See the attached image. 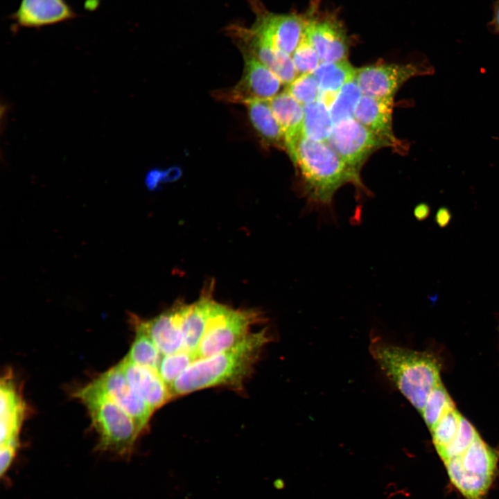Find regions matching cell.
Here are the masks:
<instances>
[{"instance_id":"2","label":"cell","mask_w":499,"mask_h":499,"mask_svg":"<svg viewBox=\"0 0 499 499\" xmlns=\"http://www.w3.org/2000/svg\"><path fill=\"white\" fill-rule=\"evenodd\" d=\"M269 340L265 329L250 333L225 351L196 359L170 387L172 397L213 386L241 387Z\"/></svg>"},{"instance_id":"12","label":"cell","mask_w":499,"mask_h":499,"mask_svg":"<svg viewBox=\"0 0 499 499\" xmlns=\"http://www.w3.org/2000/svg\"><path fill=\"white\" fill-rule=\"evenodd\" d=\"M77 17L66 0H21L18 8L9 16L12 29L41 28Z\"/></svg>"},{"instance_id":"13","label":"cell","mask_w":499,"mask_h":499,"mask_svg":"<svg viewBox=\"0 0 499 499\" xmlns=\"http://www.w3.org/2000/svg\"><path fill=\"white\" fill-rule=\"evenodd\" d=\"M132 322L134 328L141 330L150 337L162 356L181 351L182 304L177 303L150 319L132 317Z\"/></svg>"},{"instance_id":"3","label":"cell","mask_w":499,"mask_h":499,"mask_svg":"<svg viewBox=\"0 0 499 499\" xmlns=\"http://www.w3.org/2000/svg\"><path fill=\"white\" fill-rule=\"evenodd\" d=\"M369 351L382 371L421 414L429 393L441 380L437 357L377 338L371 340Z\"/></svg>"},{"instance_id":"21","label":"cell","mask_w":499,"mask_h":499,"mask_svg":"<svg viewBox=\"0 0 499 499\" xmlns=\"http://www.w3.org/2000/svg\"><path fill=\"white\" fill-rule=\"evenodd\" d=\"M303 106L302 137L327 142L334 126L328 106L319 99Z\"/></svg>"},{"instance_id":"8","label":"cell","mask_w":499,"mask_h":499,"mask_svg":"<svg viewBox=\"0 0 499 499\" xmlns=\"http://www.w3.org/2000/svg\"><path fill=\"white\" fill-rule=\"evenodd\" d=\"M427 67L417 64H375L356 69L355 79L362 93L376 98L394 97L412 77L427 74Z\"/></svg>"},{"instance_id":"28","label":"cell","mask_w":499,"mask_h":499,"mask_svg":"<svg viewBox=\"0 0 499 499\" xmlns=\"http://www.w3.org/2000/svg\"><path fill=\"white\" fill-rule=\"evenodd\" d=\"M194 360L193 355L184 351L163 356L157 371L170 389L175 380Z\"/></svg>"},{"instance_id":"16","label":"cell","mask_w":499,"mask_h":499,"mask_svg":"<svg viewBox=\"0 0 499 499\" xmlns=\"http://www.w3.org/2000/svg\"><path fill=\"white\" fill-rule=\"evenodd\" d=\"M218 302L212 299L211 293H204L195 302L182 304L181 351L191 353L195 357L198 346L212 317ZM196 360V359H195Z\"/></svg>"},{"instance_id":"18","label":"cell","mask_w":499,"mask_h":499,"mask_svg":"<svg viewBox=\"0 0 499 499\" xmlns=\"http://www.w3.org/2000/svg\"><path fill=\"white\" fill-rule=\"evenodd\" d=\"M269 104L283 133L286 151L290 156L302 137L304 106L286 90L269 100Z\"/></svg>"},{"instance_id":"7","label":"cell","mask_w":499,"mask_h":499,"mask_svg":"<svg viewBox=\"0 0 499 499\" xmlns=\"http://www.w3.org/2000/svg\"><path fill=\"white\" fill-rule=\"evenodd\" d=\"M327 143L356 173L375 150L389 144L354 118L334 124Z\"/></svg>"},{"instance_id":"33","label":"cell","mask_w":499,"mask_h":499,"mask_svg":"<svg viewBox=\"0 0 499 499\" xmlns=\"http://www.w3.org/2000/svg\"><path fill=\"white\" fill-rule=\"evenodd\" d=\"M181 175L182 170L177 166H172L166 170H163L162 182L175 181Z\"/></svg>"},{"instance_id":"27","label":"cell","mask_w":499,"mask_h":499,"mask_svg":"<svg viewBox=\"0 0 499 499\" xmlns=\"http://www.w3.org/2000/svg\"><path fill=\"white\" fill-rule=\"evenodd\" d=\"M461 415L456 408H454L448 411L430 430L437 454L445 449L455 437Z\"/></svg>"},{"instance_id":"11","label":"cell","mask_w":499,"mask_h":499,"mask_svg":"<svg viewBox=\"0 0 499 499\" xmlns=\"http://www.w3.org/2000/svg\"><path fill=\"white\" fill-rule=\"evenodd\" d=\"M93 382L127 412L143 432L153 411L131 387L119 363L101 374Z\"/></svg>"},{"instance_id":"1","label":"cell","mask_w":499,"mask_h":499,"mask_svg":"<svg viewBox=\"0 0 499 499\" xmlns=\"http://www.w3.org/2000/svg\"><path fill=\"white\" fill-rule=\"evenodd\" d=\"M297 170L299 191L306 207L334 217L333 200L346 184L365 191L360 176L354 172L327 142L301 137L290 156Z\"/></svg>"},{"instance_id":"20","label":"cell","mask_w":499,"mask_h":499,"mask_svg":"<svg viewBox=\"0 0 499 499\" xmlns=\"http://www.w3.org/2000/svg\"><path fill=\"white\" fill-rule=\"evenodd\" d=\"M250 123L265 148L286 150L283 133L276 119L269 100H253L245 103Z\"/></svg>"},{"instance_id":"4","label":"cell","mask_w":499,"mask_h":499,"mask_svg":"<svg viewBox=\"0 0 499 499\" xmlns=\"http://www.w3.org/2000/svg\"><path fill=\"white\" fill-rule=\"evenodd\" d=\"M74 396L86 407L98 437V448L120 456L130 455L142 432L134 420L93 381Z\"/></svg>"},{"instance_id":"34","label":"cell","mask_w":499,"mask_h":499,"mask_svg":"<svg viewBox=\"0 0 499 499\" xmlns=\"http://www.w3.org/2000/svg\"><path fill=\"white\" fill-rule=\"evenodd\" d=\"M435 219L439 226L445 227L450 219L449 211L445 208L439 209L436 213Z\"/></svg>"},{"instance_id":"10","label":"cell","mask_w":499,"mask_h":499,"mask_svg":"<svg viewBox=\"0 0 499 499\" xmlns=\"http://www.w3.org/2000/svg\"><path fill=\"white\" fill-rule=\"evenodd\" d=\"M228 31L239 49H246L251 53L269 68L283 85L287 86L299 76L291 56L274 46L252 27L232 25Z\"/></svg>"},{"instance_id":"22","label":"cell","mask_w":499,"mask_h":499,"mask_svg":"<svg viewBox=\"0 0 499 499\" xmlns=\"http://www.w3.org/2000/svg\"><path fill=\"white\" fill-rule=\"evenodd\" d=\"M313 73L318 82L320 94H336L345 84L355 78L356 69L347 60L321 62Z\"/></svg>"},{"instance_id":"14","label":"cell","mask_w":499,"mask_h":499,"mask_svg":"<svg viewBox=\"0 0 499 499\" xmlns=\"http://www.w3.org/2000/svg\"><path fill=\"white\" fill-rule=\"evenodd\" d=\"M394 97L376 98L362 95L356 106L354 119L369 130L383 138L398 152L407 148L394 134L392 114Z\"/></svg>"},{"instance_id":"25","label":"cell","mask_w":499,"mask_h":499,"mask_svg":"<svg viewBox=\"0 0 499 499\" xmlns=\"http://www.w3.org/2000/svg\"><path fill=\"white\" fill-rule=\"evenodd\" d=\"M362 96V93L355 78L339 90L329 107L334 124L354 118L356 106Z\"/></svg>"},{"instance_id":"15","label":"cell","mask_w":499,"mask_h":499,"mask_svg":"<svg viewBox=\"0 0 499 499\" xmlns=\"http://www.w3.org/2000/svg\"><path fill=\"white\" fill-rule=\"evenodd\" d=\"M119 364L131 387L153 412L173 398L157 370L134 364L125 358Z\"/></svg>"},{"instance_id":"9","label":"cell","mask_w":499,"mask_h":499,"mask_svg":"<svg viewBox=\"0 0 499 499\" xmlns=\"http://www.w3.org/2000/svg\"><path fill=\"white\" fill-rule=\"evenodd\" d=\"M256 20L252 28L274 46L292 55L302 40L306 22L295 15H279L267 11L259 0H250Z\"/></svg>"},{"instance_id":"6","label":"cell","mask_w":499,"mask_h":499,"mask_svg":"<svg viewBox=\"0 0 499 499\" xmlns=\"http://www.w3.org/2000/svg\"><path fill=\"white\" fill-rule=\"evenodd\" d=\"M239 49L244 60L240 80L234 86L215 91L212 95L217 100L245 105L253 100H269L280 93L283 83L279 78L248 51Z\"/></svg>"},{"instance_id":"17","label":"cell","mask_w":499,"mask_h":499,"mask_svg":"<svg viewBox=\"0 0 499 499\" xmlns=\"http://www.w3.org/2000/svg\"><path fill=\"white\" fill-rule=\"evenodd\" d=\"M305 34L321 62L347 60L348 43L336 24L328 21H310L306 22Z\"/></svg>"},{"instance_id":"19","label":"cell","mask_w":499,"mask_h":499,"mask_svg":"<svg viewBox=\"0 0 499 499\" xmlns=\"http://www.w3.org/2000/svg\"><path fill=\"white\" fill-rule=\"evenodd\" d=\"M10 377L6 375L1 383V444H19L24 417L25 404Z\"/></svg>"},{"instance_id":"35","label":"cell","mask_w":499,"mask_h":499,"mask_svg":"<svg viewBox=\"0 0 499 499\" xmlns=\"http://www.w3.org/2000/svg\"><path fill=\"white\" fill-rule=\"evenodd\" d=\"M491 25L495 32L499 33V0H497L493 6V15Z\"/></svg>"},{"instance_id":"24","label":"cell","mask_w":499,"mask_h":499,"mask_svg":"<svg viewBox=\"0 0 499 499\" xmlns=\"http://www.w3.org/2000/svg\"><path fill=\"white\" fill-rule=\"evenodd\" d=\"M480 435L475 428L461 415L457 433L452 442L438 453L444 467L459 460Z\"/></svg>"},{"instance_id":"31","label":"cell","mask_w":499,"mask_h":499,"mask_svg":"<svg viewBox=\"0 0 499 499\" xmlns=\"http://www.w3.org/2000/svg\"><path fill=\"white\" fill-rule=\"evenodd\" d=\"M18 445L10 444H1L0 449V466L1 476L3 477L10 467L16 455Z\"/></svg>"},{"instance_id":"32","label":"cell","mask_w":499,"mask_h":499,"mask_svg":"<svg viewBox=\"0 0 499 499\" xmlns=\"http://www.w3.org/2000/svg\"><path fill=\"white\" fill-rule=\"evenodd\" d=\"M162 178L163 170L154 168L147 173L145 182L149 189L154 190L162 182Z\"/></svg>"},{"instance_id":"29","label":"cell","mask_w":499,"mask_h":499,"mask_svg":"<svg viewBox=\"0 0 499 499\" xmlns=\"http://www.w3.org/2000/svg\"><path fill=\"white\" fill-rule=\"evenodd\" d=\"M285 90L302 105L317 100L320 95L318 82L313 73L299 75Z\"/></svg>"},{"instance_id":"30","label":"cell","mask_w":499,"mask_h":499,"mask_svg":"<svg viewBox=\"0 0 499 499\" xmlns=\"http://www.w3.org/2000/svg\"><path fill=\"white\" fill-rule=\"evenodd\" d=\"M291 58L298 75L313 73L321 63L316 51L308 41L305 32Z\"/></svg>"},{"instance_id":"36","label":"cell","mask_w":499,"mask_h":499,"mask_svg":"<svg viewBox=\"0 0 499 499\" xmlns=\"http://www.w3.org/2000/svg\"><path fill=\"white\" fill-rule=\"evenodd\" d=\"M428 213L429 208L426 204H419L415 208L414 215L417 218L420 220H423L426 218Z\"/></svg>"},{"instance_id":"23","label":"cell","mask_w":499,"mask_h":499,"mask_svg":"<svg viewBox=\"0 0 499 499\" xmlns=\"http://www.w3.org/2000/svg\"><path fill=\"white\" fill-rule=\"evenodd\" d=\"M134 330V340L125 358L134 364L157 371L162 354L146 333L137 328Z\"/></svg>"},{"instance_id":"5","label":"cell","mask_w":499,"mask_h":499,"mask_svg":"<svg viewBox=\"0 0 499 499\" xmlns=\"http://www.w3.org/2000/svg\"><path fill=\"white\" fill-rule=\"evenodd\" d=\"M259 317L256 311L234 310L218 303L195 354V359L231 348L250 333V327L260 320Z\"/></svg>"},{"instance_id":"26","label":"cell","mask_w":499,"mask_h":499,"mask_svg":"<svg viewBox=\"0 0 499 499\" xmlns=\"http://www.w3.org/2000/svg\"><path fill=\"white\" fill-rule=\"evenodd\" d=\"M454 408L453 401L440 380L429 393L421 414L431 430L439 420Z\"/></svg>"}]
</instances>
